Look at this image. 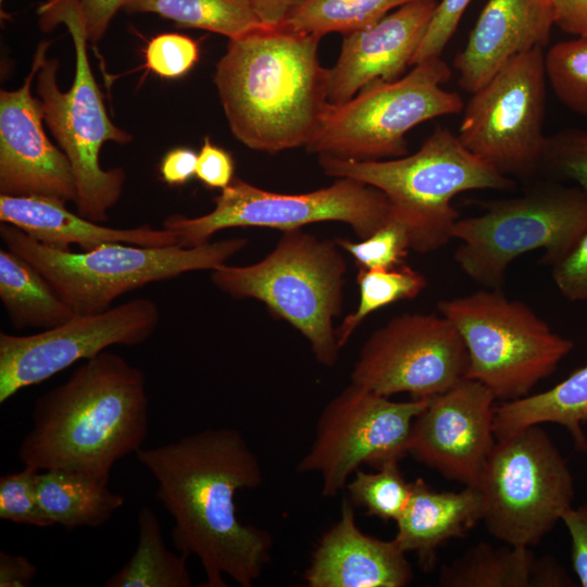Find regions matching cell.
<instances>
[{
    "label": "cell",
    "instance_id": "6da1fadb",
    "mask_svg": "<svg viewBox=\"0 0 587 587\" xmlns=\"http://www.w3.org/2000/svg\"><path fill=\"white\" fill-rule=\"evenodd\" d=\"M135 454L155 478V497L174 519L175 548L202 565L200 586L226 587L228 576L251 587L271 560L273 538L236 514V492L259 487L263 478L242 435L209 428Z\"/></svg>",
    "mask_w": 587,
    "mask_h": 587
},
{
    "label": "cell",
    "instance_id": "44dd1931",
    "mask_svg": "<svg viewBox=\"0 0 587 587\" xmlns=\"http://www.w3.org/2000/svg\"><path fill=\"white\" fill-rule=\"evenodd\" d=\"M555 25L550 0H488L453 67L473 93L515 55L548 43Z\"/></svg>",
    "mask_w": 587,
    "mask_h": 587
},
{
    "label": "cell",
    "instance_id": "ba28073f",
    "mask_svg": "<svg viewBox=\"0 0 587 587\" xmlns=\"http://www.w3.org/2000/svg\"><path fill=\"white\" fill-rule=\"evenodd\" d=\"M437 307L463 339L466 377L480 382L502 401L529 395L574 348L532 308L500 289L440 300Z\"/></svg>",
    "mask_w": 587,
    "mask_h": 587
},
{
    "label": "cell",
    "instance_id": "4316f807",
    "mask_svg": "<svg viewBox=\"0 0 587 587\" xmlns=\"http://www.w3.org/2000/svg\"><path fill=\"white\" fill-rule=\"evenodd\" d=\"M0 299L16 329L45 330L75 315L45 276L8 248L0 250Z\"/></svg>",
    "mask_w": 587,
    "mask_h": 587
},
{
    "label": "cell",
    "instance_id": "f1b7e54d",
    "mask_svg": "<svg viewBox=\"0 0 587 587\" xmlns=\"http://www.w3.org/2000/svg\"><path fill=\"white\" fill-rule=\"evenodd\" d=\"M127 13H155L182 27L234 39L262 25L248 0H125Z\"/></svg>",
    "mask_w": 587,
    "mask_h": 587
},
{
    "label": "cell",
    "instance_id": "7bdbcfd3",
    "mask_svg": "<svg viewBox=\"0 0 587 587\" xmlns=\"http://www.w3.org/2000/svg\"><path fill=\"white\" fill-rule=\"evenodd\" d=\"M198 154L188 148L166 153L160 165L162 179L168 185H182L196 175Z\"/></svg>",
    "mask_w": 587,
    "mask_h": 587
},
{
    "label": "cell",
    "instance_id": "3957f363",
    "mask_svg": "<svg viewBox=\"0 0 587 587\" xmlns=\"http://www.w3.org/2000/svg\"><path fill=\"white\" fill-rule=\"evenodd\" d=\"M148 405L143 371L104 350L36 400L18 459L38 471H76L109 483L114 464L141 449Z\"/></svg>",
    "mask_w": 587,
    "mask_h": 587
},
{
    "label": "cell",
    "instance_id": "ab89813d",
    "mask_svg": "<svg viewBox=\"0 0 587 587\" xmlns=\"http://www.w3.org/2000/svg\"><path fill=\"white\" fill-rule=\"evenodd\" d=\"M196 176L209 188H226L234 179V160L230 153L205 137L198 154Z\"/></svg>",
    "mask_w": 587,
    "mask_h": 587
},
{
    "label": "cell",
    "instance_id": "74e56055",
    "mask_svg": "<svg viewBox=\"0 0 587 587\" xmlns=\"http://www.w3.org/2000/svg\"><path fill=\"white\" fill-rule=\"evenodd\" d=\"M471 1L441 0L437 3L428 28L412 59L411 65L440 58Z\"/></svg>",
    "mask_w": 587,
    "mask_h": 587
},
{
    "label": "cell",
    "instance_id": "836d02e7",
    "mask_svg": "<svg viewBox=\"0 0 587 587\" xmlns=\"http://www.w3.org/2000/svg\"><path fill=\"white\" fill-rule=\"evenodd\" d=\"M341 250L349 253L358 268H391L404 263L411 250L405 225L390 212L386 222L372 235L354 242L335 239Z\"/></svg>",
    "mask_w": 587,
    "mask_h": 587
},
{
    "label": "cell",
    "instance_id": "e0dca14e",
    "mask_svg": "<svg viewBox=\"0 0 587 587\" xmlns=\"http://www.w3.org/2000/svg\"><path fill=\"white\" fill-rule=\"evenodd\" d=\"M494 394L463 378L415 417L408 453L444 477L475 487L496 444Z\"/></svg>",
    "mask_w": 587,
    "mask_h": 587
},
{
    "label": "cell",
    "instance_id": "ac0fdd59",
    "mask_svg": "<svg viewBox=\"0 0 587 587\" xmlns=\"http://www.w3.org/2000/svg\"><path fill=\"white\" fill-rule=\"evenodd\" d=\"M49 46V41L38 45L23 86L0 92V195L75 203L77 187L71 162L46 135L41 100L32 95Z\"/></svg>",
    "mask_w": 587,
    "mask_h": 587
},
{
    "label": "cell",
    "instance_id": "cb8c5ba5",
    "mask_svg": "<svg viewBox=\"0 0 587 587\" xmlns=\"http://www.w3.org/2000/svg\"><path fill=\"white\" fill-rule=\"evenodd\" d=\"M442 587H561L573 580L555 559L528 547L476 544L440 569Z\"/></svg>",
    "mask_w": 587,
    "mask_h": 587
},
{
    "label": "cell",
    "instance_id": "b9f144b4",
    "mask_svg": "<svg viewBox=\"0 0 587 587\" xmlns=\"http://www.w3.org/2000/svg\"><path fill=\"white\" fill-rule=\"evenodd\" d=\"M88 41L97 43L125 0H78Z\"/></svg>",
    "mask_w": 587,
    "mask_h": 587
},
{
    "label": "cell",
    "instance_id": "7a4b0ae2",
    "mask_svg": "<svg viewBox=\"0 0 587 587\" xmlns=\"http://www.w3.org/2000/svg\"><path fill=\"white\" fill-rule=\"evenodd\" d=\"M321 38L282 23L229 39L213 79L237 140L268 153L312 140L332 105Z\"/></svg>",
    "mask_w": 587,
    "mask_h": 587
},
{
    "label": "cell",
    "instance_id": "52a82bcc",
    "mask_svg": "<svg viewBox=\"0 0 587 587\" xmlns=\"http://www.w3.org/2000/svg\"><path fill=\"white\" fill-rule=\"evenodd\" d=\"M0 237L5 248L45 276L75 314L107 311L124 294L150 283L193 271H213L249 242L233 237L191 248L104 243L73 252L46 246L8 223L0 224Z\"/></svg>",
    "mask_w": 587,
    "mask_h": 587
},
{
    "label": "cell",
    "instance_id": "7dc6e473",
    "mask_svg": "<svg viewBox=\"0 0 587 587\" xmlns=\"http://www.w3.org/2000/svg\"><path fill=\"white\" fill-rule=\"evenodd\" d=\"M2 1V0H1Z\"/></svg>",
    "mask_w": 587,
    "mask_h": 587
},
{
    "label": "cell",
    "instance_id": "ee69618b",
    "mask_svg": "<svg viewBox=\"0 0 587 587\" xmlns=\"http://www.w3.org/2000/svg\"><path fill=\"white\" fill-rule=\"evenodd\" d=\"M555 25L573 36H587V0H550Z\"/></svg>",
    "mask_w": 587,
    "mask_h": 587
},
{
    "label": "cell",
    "instance_id": "8d00e7d4",
    "mask_svg": "<svg viewBox=\"0 0 587 587\" xmlns=\"http://www.w3.org/2000/svg\"><path fill=\"white\" fill-rule=\"evenodd\" d=\"M198 43L180 34H162L152 38L146 49V65L162 77L186 74L198 61Z\"/></svg>",
    "mask_w": 587,
    "mask_h": 587
},
{
    "label": "cell",
    "instance_id": "1f68e13d",
    "mask_svg": "<svg viewBox=\"0 0 587 587\" xmlns=\"http://www.w3.org/2000/svg\"><path fill=\"white\" fill-rule=\"evenodd\" d=\"M544 65L554 96L587 120V36L554 43L544 54Z\"/></svg>",
    "mask_w": 587,
    "mask_h": 587
},
{
    "label": "cell",
    "instance_id": "7402d4cb",
    "mask_svg": "<svg viewBox=\"0 0 587 587\" xmlns=\"http://www.w3.org/2000/svg\"><path fill=\"white\" fill-rule=\"evenodd\" d=\"M0 221L11 224L37 241L60 250L77 245L90 250L104 243H128L145 247L177 245L174 233L148 224L133 228H114L73 213L65 203L40 197L0 195Z\"/></svg>",
    "mask_w": 587,
    "mask_h": 587
},
{
    "label": "cell",
    "instance_id": "30bf717a",
    "mask_svg": "<svg viewBox=\"0 0 587 587\" xmlns=\"http://www.w3.org/2000/svg\"><path fill=\"white\" fill-rule=\"evenodd\" d=\"M586 229L587 196L578 187L545 185L459 218L452 229V238L461 241L454 261L474 282L500 289L520 255L541 249L542 261L552 265Z\"/></svg>",
    "mask_w": 587,
    "mask_h": 587
},
{
    "label": "cell",
    "instance_id": "d6986e66",
    "mask_svg": "<svg viewBox=\"0 0 587 587\" xmlns=\"http://www.w3.org/2000/svg\"><path fill=\"white\" fill-rule=\"evenodd\" d=\"M415 0L375 24L344 35L340 54L329 68L332 104H341L375 82H392L411 65L437 7Z\"/></svg>",
    "mask_w": 587,
    "mask_h": 587
},
{
    "label": "cell",
    "instance_id": "5bb4252c",
    "mask_svg": "<svg viewBox=\"0 0 587 587\" xmlns=\"http://www.w3.org/2000/svg\"><path fill=\"white\" fill-rule=\"evenodd\" d=\"M428 402L392 401L351 382L323 409L297 471L319 473L323 497L337 496L361 465L378 470L409 454L412 424Z\"/></svg>",
    "mask_w": 587,
    "mask_h": 587
},
{
    "label": "cell",
    "instance_id": "4fadbf2b",
    "mask_svg": "<svg viewBox=\"0 0 587 587\" xmlns=\"http://www.w3.org/2000/svg\"><path fill=\"white\" fill-rule=\"evenodd\" d=\"M544 49L509 60L463 109L458 137L474 155L508 177L530 176L542 164L547 136Z\"/></svg>",
    "mask_w": 587,
    "mask_h": 587
},
{
    "label": "cell",
    "instance_id": "bcb514c9",
    "mask_svg": "<svg viewBox=\"0 0 587 587\" xmlns=\"http://www.w3.org/2000/svg\"><path fill=\"white\" fill-rule=\"evenodd\" d=\"M259 21L264 25H279L304 0H248Z\"/></svg>",
    "mask_w": 587,
    "mask_h": 587
},
{
    "label": "cell",
    "instance_id": "f546056e",
    "mask_svg": "<svg viewBox=\"0 0 587 587\" xmlns=\"http://www.w3.org/2000/svg\"><path fill=\"white\" fill-rule=\"evenodd\" d=\"M359 303L336 328L339 348L347 345L363 321L391 303L416 298L427 286L426 277L407 264L391 268H358Z\"/></svg>",
    "mask_w": 587,
    "mask_h": 587
},
{
    "label": "cell",
    "instance_id": "60d3db41",
    "mask_svg": "<svg viewBox=\"0 0 587 587\" xmlns=\"http://www.w3.org/2000/svg\"><path fill=\"white\" fill-rule=\"evenodd\" d=\"M562 522L571 537L573 570L583 587H587V502L570 508Z\"/></svg>",
    "mask_w": 587,
    "mask_h": 587
},
{
    "label": "cell",
    "instance_id": "8fae6325",
    "mask_svg": "<svg viewBox=\"0 0 587 587\" xmlns=\"http://www.w3.org/2000/svg\"><path fill=\"white\" fill-rule=\"evenodd\" d=\"M475 487L488 532L528 548L562 521L575 495L567 463L540 425L496 440Z\"/></svg>",
    "mask_w": 587,
    "mask_h": 587
},
{
    "label": "cell",
    "instance_id": "484cf974",
    "mask_svg": "<svg viewBox=\"0 0 587 587\" xmlns=\"http://www.w3.org/2000/svg\"><path fill=\"white\" fill-rule=\"evenodd\" d=\"M88 474L70 470L39 471L36 494L39 505L54 524L71 532L78 527L105 524L124 498Z\"/></svg>",
    "mask_w": 587,
    "mask_h": 587
},
{
    "label": "cell",
    "instance_id": "83f0119b",
    "mask_svg": "<svg viewBox=\"0 0 587 587\" xmlns=\"http://www.w3.org/2000/svg\"><path fill=\"white\" fill-rule=\"evenodd\" d=\"M138 544L129 561L109 577L107 587H190L188 557L165 546L155 513L142 507L138 513Z\"/></svg>",
    "mask_w": 587,
    "mask_h": 587
},
{
    "label": "cell",
    "instance_id": "4dcf8cb0",
    "mask_svg": "<svg viewBox=\"0 0 587 587\" xmlns=\"http://www.w3.org/2000/svg\"><path fill=\"white\" fill-rule=\"evenodd\" d=\"M415 0H304L284 22L288 26L323 37L366 28L391 10Z\"/></svg>",
    "mask_w": 587,
    "mask_h": 587
},
{
    "label": "cell",
    "instance_id": "7c38bea8",
    "mask_svg": "<svg viewBox=\"0 0 587 587\" xmlns=\"http://www.w3.org/2000/svg\"><path fill=\"white\" fill-rule=\"evenodd\" d=\"M389 209L384 192L350 178H336L332 185L305 193H278L234 177L214 198L211 212L196 217L173 214L163 227L185 248L207 243L215 233L227 228L285 232L321 222L347 224L364 239L386 222Z\"/></svg>",
    "mask_w": 587,
    "mask_h": 587
},
{
    "label": "cell",
    "instance_id": "5b68a950",
    "mask_svg": "<svg viewBox=\"0 0 587 587\" xmlns=\"http://www.w3.org/2000/svg\"><path fill=\"white\" fill-rule=\"evenodd\" d=\"M347 263L336 240L299 229L283 232L262 260L223 264L212 284L234 299H255L309 341L316 361L334 366L340 348L334 319L342 311Z\"/></svg>",
    "mask_w": 587,
    "mask_h": 587
},
{
    "label": "cell",
    "instance_id": "9a60e30c",
    "mask_svg": "<svg viewBox=\"0 0 587 587\" xmlns=\"http://www.w3.org/2000/svg\"><path fill=\"white\" fill-rule=\"evenodd\" d=\"M467 365L463 339L447 317L404 313L371 334L351 382L386 397L432 399L465 378Z\"/></svg>",
    "mask_w": 587,
    "mask_h": 587
},
{
    "label": "cell",
    "instance_id": "603a6c76",
    "mask_svg": "<svg viewBox=\"0 0 587 587\" xmlns=\"http://www.w3.org/2000/svg\"><path fill=\"white\" fill-rule=\"evenodd\" d=\"M482 521V500L476 487L461 491H437L421 477L411 482L407 507L396 521L395 540L405 552L417 555L429 571L437 550L454 538H463Z\"/></svg>",
    "mask_w": 587,
    "mask_h": 587
},
{
    "label": "cell",
    "instance_id": "ffe728a7",
    "mask_svg": "<svg viewBox=\"0 0 587 587\" xmlns=\"http://www.w3.org/2000/svg\"><path fill=\"white\" fill-rule=\"evenodd\" d=\"M395 540L364 534L345 496L338 521L321 537L304 572L309 587H404L413 571Z\"/></svg>",
    "mask_w": 587,
    "mask_h": 587
},
{
    "label": "cell",
    "instance_id": "d4e9b609",
    "mask_svg": "<svg viewBox=\"0 0 587 587\" xmlns=\"http://www.w3.org/2000/svg\"><path fill=\"white\" fill-rule=\"evenodd\" d=\"M555 423L566 428L575 448L587 453V364L550 389L503 401L496 405L494 433L496 440L523 428Z\"/></svg>",
    "mask_w": 587,
    "mask_h": 587
},
{
    "label": "cell",
    "instance_id": "277c9868",
    "mask_svg": "<svg viewBox=\"0 0 587 587\" xmlns=\"http://www.w3.org/2000/svg\"><path fill=\"white\" fill-rule=\"evenodd\" d=\"M319 165L330 177L354 179L384 192L389 212L405 225L411 250L419 253L438 250L452 238L459 220L451 203L455 196L514 186L511 177L474 155L440 125L413 154L374 161L319 155Z\"/></svg>",
    "mask_w": 587,
    "mask_h": 587
},
{
    "label": "cell",
    "instance_id": "d590c367",
    "mask_svg": "<svg viewBox=\"0 0 587 587\" xmlns=\"http://www.w3.org/2000/svg\"><path fill=\"white\" fill-rule=\"evenodd\" d=\"M541 165L587 196V130L566 128L548 136Z\"/></svg>",
    "mask_w": 587,
    "mask_h": 587
},
{
    "label": "cell",
    "instance_id": "2e32d148",
    "mask_svg": "<svg viewBox=\"0 0 587 587\" xmlns=\"http://www.w3.org/2000/svg\"><path fill=\"white\" fill-rule=\"evenodd\" d=\"M159 324L158 304L149 298H136L100 313L75 314L59 326L32 335L1 332L0 403L111 346L143 344Z\"/></svg>",
    "mask_w": 587,
    "mask_h": 587
},
{
    "label": "cell",
    "instance_id": "d6a6232c",
    "mask_svg": "<svg viewBox=\"0 0 587 587\" xmlns=\"http://www.w3.org/2000/svg\"><path fill=\"white\" fill-rule=\"evenodd\" d=\"M346 487L354 508H364L369 515L383 521L396 522L411 494V483L405 480L398 461L388 462L373 473L359 469Z\"/></svg>",
    "mask_w": 587,
    "mask_h": 587
},
{
    "label": "cell",
    "instance_id": "8992f818",
    "mask_svg": "<svg viewBox=\"0 0 587 587\" xmlns=\"http://www.w3.org/2000/svg\"><path fill=\"white\" fill-rule=\"evenodd\" d=\"M40 26L66 25L75 49V78L67 92L58 85L59 61L45 58L36 75L43 122L67 155L77 187V213L102 223L121 198L126 174L120 167L103 170L99 155L104 142L126 145L132 136L114 125L90 68L87 35L78 0H47L38 10Z\"/></svg>",
    "mask_w": 587,
    "mask_h": 587
},
{
    "label": "cell",
    "instance_id": "e575fe53",
    "mask_svg": "<svg viewBox=\"0 0 587 587\" xmlns=\"http://www.w3.org/2000/svg\"><path fill=\"white\" fill-rule=\"evenodd\" d=\"M38 473V470L24 465L23 470L0 477L1 520L37 527L53 525L37 499Z\"/></svg>",
    "mask_w": 587,
    "mask_h": 587
},
{
    "label": "cell",
    "instance_id": "f6af8a7d",
    "mask_svg": "<svg viewBox=\"0 0 587 587\" xmlns=\"http://www.w3.org/2000/svg\"><path fill=\"white\" fill-rule=\"evenodd\" d=\"M37 574V566L26 557L0 552V587L29 586Z\"/></svg>",
    "mask_w": 587,
    "mask_h": 587
},
{
    "label": "cell",
    "instance_id": "f35d334b",
    "mask_svg": "<svg viewBox=\"0 0 587 587\" xmlns=\"http://www.w3.org/2000/svg\"><path fill=\"white\" fill-rule=\"evenodd\" d=\"M552 278L563 297L571 301L587 302V229L552 264Z\"/></svg>",
    "mask_w": 587,
    "mask_h": 587
},
{
    "label": "cell",
    "instance_id": "9c48e42d",
    "mask_svg": "<svg viewBox=\"0 0 587 587\" xmlns=\"http://www.w3.org/2000/svg\"><path fill=\"white\" fill-rule=\"evenodd\" d=\"M413 66L396 80H375L350 100L332 104L305 150L357 161L400 158L408 154L410 129L463 111L462 98L441 88L451 76L441 58Z\"/></svg>",
    "mask_w": 587,
    "mask_h": 587
}]
</instances>
